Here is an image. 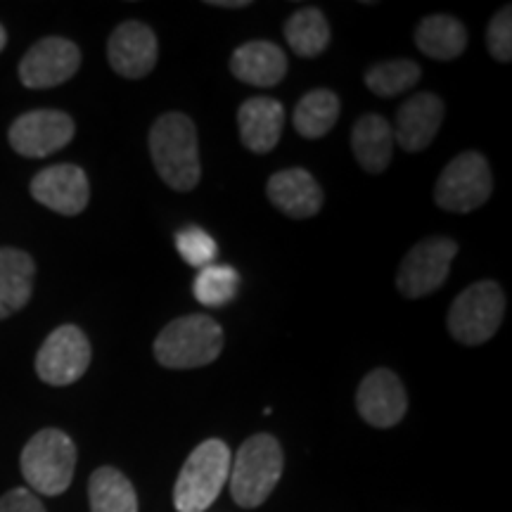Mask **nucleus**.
Segmentation results:
<instances>
[{"mask_svg":"<svg viewBox=\"0 0 512 512\" xmlns=\"http://www.w3.org/2000/svg\"><path fill=\"white\" fill-rule=\"evenodd\" d=\"M150 155L162 181L178 192H190L200 183V145L197 128L183 112H169L152 124Z\"/></svg>","mask_w":512,"mask_h":512,"instance_id":"nucleus-1","label":"nucleus"},{"mask_svg":"<svg viewBox=\"0 0 512 512\" xmlns=\"http://www.w3.org/2000/svg\"><path fill=\"white\" fill-rule=\"evenodd\" d=\"M223 351V330L204 313L171 320L155 339V358L169 370H190L214 363Z\"/></svg>","mask_w":512,"mask_h":512,"instance_id":"nucleus-2","label":"nucleus"},{"mask_svg":"<svg viewBox=\"0 0 512 512\" xmlns=\"http://www.w3.org/2000/svg\"><path fill=\"white\" fill-rule=\"evenodd\" d=\"M283 448L271 434H254L230 463V496L240 508H259L283 475Z\"/></svg>","mask_w":512,"mask_h":512,"instance_id":"nucleus-3","label":"nucleus"},{"mask_svg":"<svg viewBox=\"0 0 512 512\" xmlns=\"http://www.w3.org/2000/svg\"><path fill=\"white\" fill-rule=\"evenodd\" d=\"M233 453L221 439L202 441L185 460L174 486L178 512H204L228 484Z\"/></svg>","mask_w":512,"mask_h":512,"instance_id":"nucleus-4","label":"nucleus"},{"mask_svg":"<svg viewBox=\"0 0 512 512\" xmlns=\"http://www.w3.org/2000/svg\"><path fill=\"white\" fill-rule=\"evenodd\" d=\"M22 475L43 496H60L69 489L76 470V446L62 430H41L22 451Z\"/></svg>","mask_w":512,"mask_h":512,"instance_id":"nucleus-5","label":"nucleus"},{"mask_svg":"<svg viewBox=\"0 0 512 512\" xmlns=\"http://www.w3.org/2000/svg\"><path fill=\"white\" fill-rule=\"evenodd\" d=\"M505 316V294L494 280L470 285L448 311V332L467 347L489 342L501 328Z\"/></svg>","mask_w":512,"mask_h":512,"instance_id":"nucleus-6","label":"nucleus"},{"mask_svg":"<svg viewBox=\"0 0 512 512\" xmlns=\"http://www.w3.org/2000/svg\"><path fill=\"white\" fill-rule=\"evenodd\" d=\"M491 190H494V178L486 157L479 152H463L441 171L434 188V202L453 214H467L486 204Z\"/></svg>","mask_w":512,"mask_h":512,"instance_id":"nucleus-7","label":"nucleus"},{"mask_svg":"<svg viewBox=\"0 0 512 512\" xmlns=\"http://www.w3.org/2000/svg\"><path fill=\"white\" fill-rule=\"evenodd\" d=\"M458 254V242L451 238H427L403 256L396 287L406 299H420L437 292L446 283L451 264Z\"/></svg>","mask_w":512,"mask_h":512,"instance_id":"nucleus-8","label":"nucleus"},{"mask_svg":"<svg viewBox=\"0 0 512 512\" xmlns=\"http://www.w3.org/2000/svg\"><path fill=\"white\" fill-rule=\"evenodd\" d=\"M91 366V342L76 325H62L48 335L36 354V375L53 387H67Z\"/></svg>","mask_w":512,"mask_h":512,"instance_id":"nucleus-9","label":"nucleus"},{"mask_svg":"<svg viewBox=\"0 0 512 512\" xmlns=\"http://www.w3.org/2000/svg\"><path fill=\"white\" fill-rule=\"evenodd\" d=\"M74 119L60 110H34L22 114L10 126V145L17 155L41 159L72 143Z\"/></svg>","mask_w":512,"mask_h":512,"instance_id":"nucleus-10","label":"nucleus"},{"mask_svg":"<svg viewBox=\"0 0 512 512\" xmlns=\"http://www.w3.org/2000/svg\"><path fill=\"white\" fill-rule=\"evenodd\" d=\"M81 67V50L60 36L34 43L19 62V81L27 88H55L69 81Z\"/></svg>","mask_w":512,"mask_h":512,"instance_id":"nucleus-11","label":"nucleus"},{"mask_svg":"<svg viewBox=\"0 0 512 512\" xmlns=\"http://www.w3.org/2000/svg\"><path fill=\"white\" fill-rule=\"evenodd\" d=\"M31 197L55 214L79 216L91 200V185L81 166L55 164L34 176Z\"/></svg>","mask_w":512,"mask_h":512,"instance_id":"nucleus-12","label":"nucleus"},{"mask_svg":"<svg viewBox=\"0 0 512 512\" xmlns=\"http://www.w3.org/2000/svg\"><path fill=\"white\" fill-rule=\"evenodd\" d=\"M356 406L361 418L377 430H389V427L399 425L408 408V396L399 375L387 368L368 373L358 387Z\"/></svg>","mask_w":512,"mask_h":512,"instance_id":"nucleus-13","label":"nucleus"},{"mask_svg":"<svg viewBox=\"0 0 512 512\" xmlns=\"http://www.w3.org/2000/svg\"><path fill=\"white\" fill-rule=\"evenodd\" d=\"M112 69L124 79H143L157 67L159 43L155 31L143 22H124L107 43Z\"/></svg>","mask_w":512,"mask_h":512,"instance_id":"nucleus-14","label":"nucleus"},{"mask_svg":"<svg viewBox=\"0 0 512 512\" xmlns=\"http://www.w3.org/2000/svg\"><path fill=\"white\" fill-rule=\"evenodd\" d=\"M444 100L434 93H418L408 98L396 114L394 143H399L406 152H420L432 145L434 136L444 124Z\"/></svg>","mask_w":512,"mask_h":512,"instance_id":"nucleus-15","label":"nucleus"},{"mask_svg":"<svg viewBox=\"0 0 512 512\" xmlns=\"http://www.w3.org/2000/svg\"><path fill=\"white\" fill-rule=\"evenodd\" d=\"M268 200L290 219H311L323 207V190L306 169L292 166L268 178Z\"/></svg>","mask_w":512,"mask_h":512,"instance_id":"nucleus-16","label":"nucleus"},{"mask_svg":"<svg viewBox=\"0 0 512 512\" xmlns=\"http://www.w3.org/2000/svg\"><path fill=\"white\" fill-rule=\"evenodd\" d=\"M238 126L247 150L256 152V155H266L283 136V102L273 98H249L238 110Z\"/></svg>","mask_w":512,"mask_h":512,"instance_id":"nucleus-17","label":"nucleus"},{"mask_svg":"<svg viewBox=\"0 0 512 512\" xmlns=\"http://www.w3.org/2000/svg\"><path fill=\"white\" fill-rule=\"evenodd\" d=\"M230 72L247 86H278L287 74V55L271 41H249L230 57Z\"/></svg>","mask_w":512,"mask_h":512,"instance_id":"nucleus-18","label":"nucleus"},{"mask_svg":"<svg viewBox=\"0 0 512 512\" xmlns=\"http://www.w3.org/2000/svg\"><path fill=\"white\" fill-rule=\"evenodd\" d=\"M36 264L27 252L0 247V320L22 311L34 292Z\"/></svg>","mask_w":512,"mask_h":512,"instance_id":"nucleus-19","label":"nucleus"},{"mask_svg":"<svg viewBox=\"0 0 512 512\" xmlns=\"http://www.w3.org/2000/svg\"><path fill=\"white\" fill-rule=\"evenodd\" d=\"M351 150L356 162L368 174H382L392 162L394 131L392 124L380 114H366L356 121L351 131Z\"/></svg>","mask_w":512,"mask_h":512,"instance_id":"nucleus-20","label":"nucleus"},{"mask_svg":"<svg viewBox=\"0 0 512 512\" xmlns=\"http://www.w3.org/2000/svg\"><path fill=\"white\" fill-rule=\"evenodd\" d=\"M415 43L432 60H456L467 48V29L451 15H430L415 29Z\"/></svg>","mask_w":512,"mask_h":512,"instance_id":"nucleus-21","label":"nucleus"},{"mask_svg":"<svg viewBox=\"0 0 512 512\" xmlns=\"http://www.w3.org/2000/svg\"><path fill=\"white\" fill-rule=\"evenodd\" d=\"M91 512H138V496L131 479L117 467H98L88 482Z\"/></svg>","mask_w":512,"mask_h":512,"instance_id":"nucleus-22","label":"nucleus"},{"mask_svg":"<svg viewBox=\"0 0 512 512\" xmlns=\"http://www.w3.org/2000/svg\"><path fill=\"white\" fill-rule=\"evenodd\" d=\"M287 46L299 57H318L330 43V24L318 8H302L285 22Z\"/></svg>","mask_w":512,"mask_h":512,"instance_id":"nucleus-23","label":"nucleus"},{"mask_svg":"<svg viewBox=\"0 0 512 512\" xmlns=\"http://www.w3.org/2000/svg\"><path fill=\"white\" fill-rule=\"evenodd\" d=\"M339 119V98L328 88H316L299 100L294 110V128L302 138H323Z\"/></svg>","mask_w":512,"mask_h":512,"instance_id":"nucleus-24","label":"nucleus"},{"mask_svg":"<svg viewBox=\"0 0 512 512\" xmlns=\"http://www.w3.org/2000/svg\"><path fill=\"white\" fill-rule=\"evenodd\" d=\"M420 81V64L411 60H389L368 69L366 86L380 98H394Z\"/></svg>","mask_w":512,"mask_h":512,"instance_id":"nucleus-25","label":"nucleus"},{"mask_svg":"<svg viewBox=\"0 0 512 512\" xmlns=\"http://www.w3.org/2000/svg\"><path fill=\"white\" fill-rule=\"evenodd\" d=\"M238 287L240 275L233 266L211 264L197 275L192 292H195L197 302L204 306H223L238 294Z\"/></svg>","mask_w":512,"mask_h":512,"instance_id":"nucleus-26","label":"nucleus"},{"mask_svg":"<svg viewBox=\"0 0 512 512\" xmlns=\"http://www.w3.org/2000/svg\"><path fill=\"white\" fill-rule=\"evenodd\" d=\"M176 249L178 254L183 256L185 264L200 268V271L214 264L216 254H219V245H216V240L200 226L183 228L181 233L176 235Z\"/></svg>","mask_w":512,"mask_h":512,"instance_id":"nucleus-27","label":"nucleus"},{"mask_svg":"<svg viewBox=\"0 0 512 512\" xmlns=\"http://www.w3.org/2000/svg\"><path fill=\"white\" fill-rule=\"evenodd\" d=\"M486 48L494 60L510 62L512 60V12L505 5L491 17L489 29H486Z\"/></svg>","mask_w":512,"mask_h":512,"instance_id":"nucleus-28","label":"nucleus"},{"mask_svg":"<svg viewBox=\"0 0 512 512\" xmlns=\"http://www.w3.org/2000/svg\"><path fill=\"white\" fill-rule=\"evenodd\" d=\"M0 512H46L38 496L29 489H12L0 498Z\"/></svg>","mask_w":512,"mask_h":512,"instance_id":"nucleus-29","label":"nucleus"},{"mask_svg":"<svg viewBox=\"0 0 512 512\" xmlns=\"http://www.w3.org/2000/svg\"><path fill=\"white\" fill-rule=\"evenodd\" d=\"M209 5H214V8H228V10H242V8H249V0H211Z\"/></svg>","mask_w":512,"mask_h":512,"instance_id":"nucleus-30","label":"nucleus"},{"mask_svg":"<svg viewBox=\"0 0 512 512\" xmlns=\"http://www.w3.org/2000/svg\"><path fill=\"white\" fill-rule=\"evenodd\" d=\"M5 43H8V31H5L3 24H0V53H3Z\"/></svg>","mask_w":512,"mask_h":512,"instance_id":"nucleus-31","label":"nucleus"}]
</instances>
